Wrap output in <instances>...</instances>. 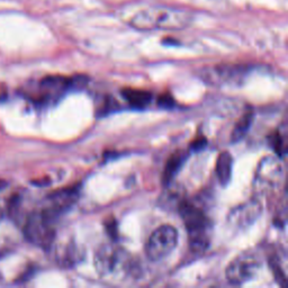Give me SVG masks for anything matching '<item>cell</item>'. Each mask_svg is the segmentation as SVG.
Wrapping results in <instances>:
<instances>
[{
  "label": "cell",
  "instance_id": "7c38bea8",
  "mask_svg": "<svg viewBox=\"0 0 288 288\" xmlns=\"http://www.w3.org/2000/svg\"><path fill=\"white\" fill-rule=\"evenodd\" d=\"M233 169V158L230 152H222L216 160L215 172L217 179L222 186H227L231 180Z\"/></svg>",
  "mask_w": 288,
  "mask_h": 288
},
{
  "label": "cell",
  "instance_id": "5b68a950",
  "mask_svg": "<svg viewBox=\"0 0 288 288\" xmlns=\"http://www.w3.org/2000/svg\"><path fill=\"white\" fill-rule=\"evenodd\" d=\"M178 243V231L169 224L159 227L150 235L146 245L147 257L151 261H160L174 251Z\"/></svg>",
  "mask_w": 288,
  "mask_h": 288
},
{
  "label": "cell",
  "instance_id": "277c9868",
  "mask_svg": "<svg viewBox=\"0 0 288 288\" xmlns=\"http://www.w3.org/2000/svg\"><path fill=\"white\" fill-rule=\"evenodd\" d=\"M281 178H283V166L277 157L267 155L261 159L252 181L253 193L256 197L258 198L260 196H267L274 193L279 187Z\"/></svg>",
  "mask_w": 288,
  "mask_h": 288
},
{
  "label": "cell",
  "instance_id": "3957f363",
  "mask_svg": "<svg viewBox=\"0 0 288 288\" xmlns=\"http://www.w3.org/2000/svg\"><path fill=\"white\" fill-rule=\"evenodd\" d=\"M179 213L188 232L191 249L195 252H203L210 244L209 220L204 212L188 201L179 205Z\"/></svg>",
  "mask_w": 288,
  "mask_h": 288
},
{
  "label": "cell",
  "instance_id": "e0dca14e",
  "mask_svg": "<svg viewBox=\"0 0 288 288\" xmlns=\"http://www.w3.org/2000/svg\"><path fill=\"white\" fill-rule=\"evenodd\" d=\"M172 102H174V100H172V98L170 96H162L160 97L159 99V104L163 107H170L172 105Z\"/></svg>",
  "mask_w": 288,
  "mask_h": 288
},
{
  "label": "cell",
  "instance_id": "9a60e30c",
  "mask_svg": "<svg viewBox=\"0 0 288 288\" xmlns=\"http://www.w3.org/2000/svg\"><path fill=\"white\" fill-rule=\"evenodd\" d=\"M253 116H255V115H253L252 112H246L243 116L239 119V122L235 124L233 132L231 134L232 142L237 143L243 139L245 134L248 133V131L250 130V126L253 122Z\"/></svg>",
  "mask_w": 288,
  "mask_h": 288
},
{
  "label": "cell",
  "instance_id": "8fae6325",
  "mask_svg": "<svg viewBox=\"0 0 288 288\" xmlns=\"http://www.w3.org/2000/svg\"><path fill=\"white\" fill-rule=\"evenodd\" d=\"M76 84L72 78H66L61 76H49L41 81V89L43 90V99L48 100L52 98L59 97L67 89Z\"/></svg>",
  "mask_w": 288,
  "mask_h": 288
},
{
  "label": "cell",
  "instance_id": "8992f818",
  "mask_svg": "<svg viewBox=\"0 0 288 288\" xmlns=\"http://www.w3.org/2000/svg\"><path fill=\"white\" fill-rule=\"evenodd\" d=\"M261 266L260 258L253 251L241 252L230 262L227 268V278L230 284L242 285L255 277Z\"/></svg>",
  "mask_w": 288,
  "mask_h": 288
},
{
  "label": "cell",
  "instance_id": "9c48e42d",
  "mask_svg": "<svg viewBox=\"0 0 288 288\" xmlns=\"http://www.w3.org/2000/svg\"><path fill=\"white\" fill-rule=\"evenodd\" d=\"M201 74L206 83L213 85H228L240 81L244 74H246V71L243 66L222 65L206 68Z\"/></svg>",
  "mask_w": 288,
  "mask_h": 288
},
{
  "label": "cell",
  "instance_id": "5bb4252c",
  "mask_svg": "<svg viewBox=\"0 0 288 288\" xmlns=\"http://www.w3.org/2000/svg\"><path fill=\"white\" fill-rule=\"evenodd\" d=\"M186 159V155L183 152H176L171 155L169 160L167 161V164L164 167L162 180L164 185H168L171 182V180L174 179L175 176L177 175V172L179 171L181 164L183 163V161Z\"/></svg>",
  "mask_w": 288,
  "mask_h": 288
},
{
  "label": "cell",
  "instance_id": "4fadbf2b",
  "mask_svg": "<svg viewBox=\"0 0 288 288\" xmlns=\"http://www.w3.org/2000/svg\"><path fill=\"white\" fill-rule=\"evenodd\" d=\"M122 95L132 107L144 108L152 100V94L147 90L126 88L122 90Z\"/></svg>",
  "mask_w": 288,
  "mask_h": 288
},
{
  "label": "cell",
  "instance_id": "30bf717a",
  "mask_svg": "<svg viewBox=\"0 0 288 288\" xmlns=\"http://www.w3.org/2000/svg\"><path fill=\"white\" fill-rule=\"evenodd\" d=\"M56 262L63 268H71L81 259V250L73 240L60 242L55 249Z\"/></svg>",
  "mask_w": 288,
  "mask_h": 288
},
{
  "label": "cell",
  "instance_id": "52a82bcc",
  "mask_svg": "<svg viewBox=\"0 0 288 288\" xmlns=\"http://www.w3.org/2000/svg\"><path fill=\"white\" fill-rule=\"evenodd\" d=\"M52 224L49 218L45 216L42 211L34 212L27 217L26 223L24 225V234L25 238L31 243L42 246L44 249H48L53 243L55 234L54 230L52 228Z\"/></svg>",
  "mask_w": 288,
  "mask_h": 288
},
{
  "label": "cell",
  "instance_id": "2e32d148",
  "mask_svg": "<svg viewBox=\"0 0 288 288\" xmlns=\"http://www.w3.org/2000/svg\"><path fill=\"white\" fill-rule=\"evenodd\" d=\"M206 143L207 142L205 139H197L192 144V149L194 151H198V150H201L206 147Z\"/></svg>",
  "mask_w": 288,
  "mask_h": 288
},
{
  "label": "cell",
  "instance_id": "7a4b0ae2",
  "mask_svg": "<svg viewBox=\"0 0 288 288\" xmlns=\"http://www.w3.org/2000/svg\"><path fill=\"white\" fill-rule=\"evenodd\" d=\"M95 267L102 278L125 280L135 276L136 263L129 251L115 244H104L95 255Z\"/></svg>",
  "mask_w": 288,
  "mask_h": 288
},
{
  "label": "cell",
  "instance_id": "6da1fadb",
  "mask_svg": "<svg viewBox=\"0 0 288 288\" xmlns=\"http://www.w3.org/2000/svg\"><path fill=\"white\" fill-rule=\"evenodd\" d=\"M194 15L186 9L153 6L132 17L130 25L137 31H179L192 24Z\"/></svg>",
  "mask_w": 288,
  "mask_h": 288
},
{
  "label": "cell",
  "instance_id": "ba28073f",
  "mask_svg": "<svg viewBox=\"0 0 288 288\" xmlns=\"http://www.w3.org/2000/svg\"><path fill=\"white\" fill-rule=\"evenodd\" d=\"M262 206L257 197L246 201V203L237 206L230 213L228 222L229 225L234 230H242L255 222L260 215Z\"/></svg>",
  "mask_w": 288,
  "mask_h": 288
}]
</instances>
